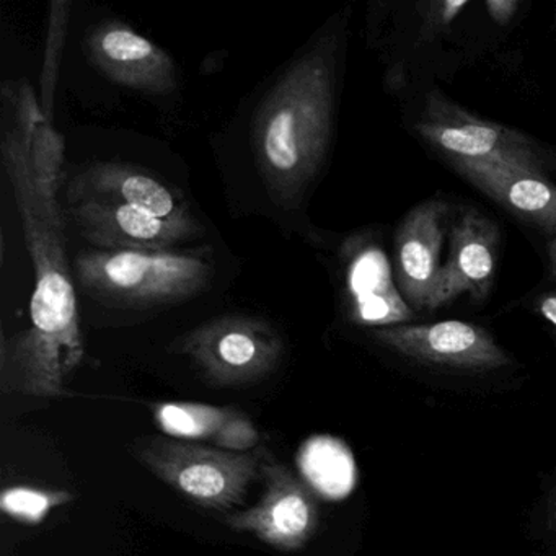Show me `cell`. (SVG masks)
<instances>
[{"label": "cell", "mask_w": 556, "mask_h": 556, "mask_svg": "<svg viewBox=\"0 0 556 556\" xmlns=\"http://www.w3.org/2000/svg\"><path fill=\"white\" fill-rule=\"evenodd\" d=\"M481 8L484 9V14L494 25L510 27L522 8V2L519 0H488L481 4Z\"/></svg>", "instance_id": "obj_21"}, {"label": "cell", "mask_w": 556, "mask_h": 556, "mask_svg": "<svg viewBox=\"0 0 556 556\" xmlns=\"http://www.w3.org/2000/svg\"><path fill=\"white\" fill-rule=\"evenodd\" d=\"M262 441L258 429L253 425L252 419L240 409L226 428L217 435L216 447L224 448L229 452H252Z\"/></svg>", "instance_id": "obj_20"}, {"label": "cell", "mask_w": 556, "mask_h": 556, "mask_svg": "<svg viewBox=\"0 0 556 556\" xmlns=\"http://www.w3.org/2000/svg\"><path fill=\"white\" fill-rule=\"evenodd\" d=\"M501 253L496 220L467 206L455 211L448 229V256L439 269L426 312L454 304L460 295L486 301L493 288Z\"/></svg>", "instance_id": "obj_8"}, {"label": "cell", "mask_w": 556, "mask_h": 556, "mask_svg": "<svg viewBox=\"0 0 556 556\" xmlns=\"http://www.w3.org/2000/svg\"><path fill=\"white\" fill-rule=\"evenodd\" d=\"M337 35L321 38L279 77L255 122L260 172L273 200L295 203L317 177L330 146Z\"/></svg>", "instance_id": "obj_2"}, {"label": "cell", "mask_w": 556, "mask_h": 556, "mask_svg": "<svg viewBox=\"0 0 556 556\" xmlns=\"http://www.w3.org/2000/svg\"><path fill=\"white\" fill-rule=\"evenodd\" d=\"M74 500V494L64 490H45L34 486H11L0 496V507L12 519L24 523H40L51 510Z\"/></svg>", "instance_id": "obj_19"}, {"label": "cell", "mask_w": 556, "mask_h": 556, "mask_svg": "<svg viewBox=\"0 0 556 556\" xmlns=\"http://www.w3.org/2000/svg\"><path fill=\"white\" fill-rule=\"evenodd\" d=\"M452 168L520 223L552 242L556 237V184L549 177L500 164L455 162Z\"/></svg>", "instance_id": "obj_16"}, {"label": "cell", "mask_w": 556, "mask_h": 556, "mask_svg": "<svg viewBox=\"0 0 556 556\" xmlns=\"http://www.w3.org/2000/svg\"><path fill=\"white\" fill-rule=\"evenodd\" d=\"M87 56L106 79L149 96H170L177 90L174 58L122 22H105L86 40Z\"/></svg>", "instance_id": "obj_12"}, {"label": "cell", "mask_w": 556, "mask_h": 556, "mask_svg": "<svg viewBox=\"0 0 556 556\" xmlns=\"http://www.w3.org/2000/svg\"><path fill=\"white\" fill-rule=\"evenodd\" d=\"M549 522L553 527H556V488L553 491L552 500H549Z\"/></svg>", "instance_id": "obj_24"}, {"label": "cell", "mask_w": 556, "mask_h": 556, "mask_svg": "<svg viewBox=\"0 0 556 556\" xmlns=\"http://www.w3.org/2000/svg\"><path fill=\"white\" fill-rule=\"evenodd\" d=\"M170 350L190 357L211 386L243 387L275 372L285 340L263 318L224 315L188 331Z\"/></svg>", "instance_id": "obj_6"}, {"label": "cell", "mask_w": 556, "mask_h": 556, "mask_svg": "<svg viewBox=\"0 0 556 556\" xmlns=\"http://www.w3.org/2000/svg\"><path fill=\"white\" fill-rule=\"evenodd\" d=\"M2 165L14 191L27 252L35 273L30 327L2 337V387L37 399L67 393L66 382L84 359L76 286L67 260L64 217L41 197L27 155L11 122L0 141Z\"/></svg>", "instance_id": "obj_1"}, {"label": "cell", "mask_w": 556, "mask_h": 556, "mask_svg": "<svg viewBox=\"0 0 556 556\" xmlns=\"http://www.w3.org/2000/svg\"><path fill=\"white\" fill-rule=\"evenodd\" d=\"M2 106L11 116L27 155L31 177L43 200L61 210L58 191L66 181V142L41 109L34 86L27 79L8 80L2 86Z\"/></svg>", "instance_id": "obj_15"}, {"label": "cell", "mask_w": 556, "mask_h": 556, "mask_svg": "<svg viewBox=\"0 0 556 556\" xmlns=\"http://www.w3.org/2000/svg\"><path fill=\"white\" fill-rule=\"evenodd\" d=\"M413 132L448 162L500 164L552 178L556 152L530 136L478 118L441 90H429L412 125Z\"/></svg>", "instance_id": "obj_4"}, {"label": "cell", "mask_w": 556, "mask_h": 556, "mask_svg": "<svg viewBox=\"0 0 556 556\" xmlns=\"http://www.w3.org/2000/svg\"><path fill=\"white\" fill-rule=\"evenodd\" d=\"M341 262L344 308L354 325L377 330L412 324L418 317L396 286L386 250L372 237L348 240Z\"/></svg>", "instance_id": "obj_10"}, {"label": "cell", "mask_w": 556, "mask_h": 556, "mask_svg": "<svg viewBox=\"0 0 556 556\" xmlns=\"http://www.w3.org/2000/svg\"><path fill=\"white\" fill-rule=\"evenodd\" d=\"M132 454L155 477L206 509H229L262 477L265 448L229 452L168 435L139 439Z\"/></svg>", "instance_id": "obj_5"}, {"label": "cell", "mask_w": 556, "mask_h": 556, "mask_svg": "<svg viewBox=\"0 0 556 556\" xmlns=\"http://www.w3.org/2000/svg\"><path fill=\"white\" fill-rule=\"evenodd\" d=\"M71 4L64 0H54L50 4L48 17L47 47H45L43 70H41L40 103L45 115L54 123V97H56L58 77L61 60L66 47L67 25H70Z\"/></svg>", "instance_id": "obj_18"}, {"label": "cell", "mask_w": 556, "mask_h": 556, "mask_svg": "<svg viewBox=\"0 0 556 556\" xmlns=\"http://www.w3.org/2000/svg\"><path fill=\"white\" fill-rule=\"evenodd\" d=\"M71 214L84 239L93 249L109 252H164L203 233L200 223H174L125 204L76 201L71 203Z\"/></svg>", "instance_id": "obj_13"}, {"label": "cell", "mask_w": 556, "mask_h": 556, "mask_svg": "<svg viewBox=\"0 0 556 556\" xmlns=\"http://www.w3.org/2000/svg\"><path fill=\"white\" fill-rule=\"evenodd\" d=\"M370 338L380 346L425 366L486 372L510 364V357L493 334L470 321L395 325L370 330Z\"/></svg>", "instance_id": "obj_7"}, {"label": "cell", "mask_w": 556, "mask_h": 556, "mask_svg": "<svg viewBox=\"0 0 556 556\" xmlns=\"http://www.w3.org/2000/svg\"><path fill=\"white\" fill-rule=\"evenodd\" d=\"M532 307L535 314L543 318L556 334V288L545 289V291L536 294Z\"/></svg>", "instance_id": "obj_22"}, {"label": "cell", "mask_w": 556, "mask_h": 556, "mask_svg": "<svg viewBox=\"0 0 556 556\" xmlns=\"http://www.w3.org/2000/svg\"><path fill=\"white\" fill-rule=\"evenodd\" d=\"M233 406L170 402L154 405V418L168 438L181 441H216L227 422L239 413Z\"/></svg>", "instance_id": "obj_17"}, {"label": "cell", "mask_w": 556, "mask_h": 556, "mask_svg": "<svg viewBox=\"0 0 556 556\" xmlns=\"http://www.w3.org/2000/svg\"><path fill=\"white\" fill-rule=\"evenodd\" d=\"M548 279L556 285V237L548 242Z\"/></svg>", "instance_id": "obj_23"}, {"label": "cell", "mask_w": 556, "mask_h": 556, "mask_svg": "<svg viewBox=\"0 0 556 556\" xmlns=\"http://www.w3.org/2000/svg\"><path fill=\"white\" fill-rule=\"evenodd\" d=\"M454 213L444 198H429L405 214L393 237L396 286L416 314L428 307Z\"/></svg>", "instance_id": "obj_11"}, {"label": "cell", "mask_w": 556, "mask_h": 556, "mask_svg": "<svg viewBox=\"0 0 556 556\" xmlns=\"http://www.w3.org/2000/svg\"><path fill=\"white\" fill-rule=\"evenodd\" d=\"M67 197L71 203L102 201L125 204L174 223H200L177 188L144 168L118 162H96L80 168L71 180Z\"/></svg>", "instance_id": "obj_14"}, {"label": "cell", "mask_w": 556, "mask_h": 556, "mask_svg": "<svg viewBox=\"0 0 556 556\" xmlns=\"http://www.w3.org/2000/svg\"><path fill=\"white\" fill-rule=\"evenodd\" d=\"M86 294L103 304L151 308L180 304L203 294L216 275L210 250H86L76 256Z\"/></svg>", "instance_id": "obj_3"}, {"label": "cell", "mask_w": 556, "mask_h": 556, "mask_svg": "<svg viewBox=\"0 0 556 556\" xmlns=\"http://www.w3.org/2000/svg\"><path fill=\"white\" fill-rule=\"evenodd\" d=\"M265 494L256 506L229 514L226 523L239 533H252L273 548L298 552L317 532V500L312 491L279 462L268 460L262 467Z\"/></svg>", "instance_id": "obj_9"}]
</instances>
